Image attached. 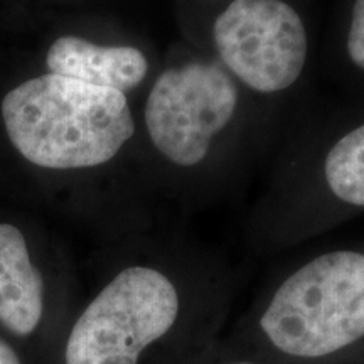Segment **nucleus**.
Returning a JSON list of instances; mask_svg holds the SVG:
<instances>
[{"mask_svg": "<svg viewBox=\"0 0 364 364\" xmlns=\"http://www.w3.org/2000/svg\"><path fill=\"white\" fill-rule=\"evenodd\" d=\"M322 176L336 199L364 208V124L332 145L326 154Z\"/></svg>", "mask_w": 364, "mask_h": 364, "instance_id": "obj_8", "label": "nucleus"}, {"mask_svg": "<svg viewBox=\"0 0 364 364\" xmlns=\"http://www.w3.org/2000/svg\"><path fill=\"white\" fill-rule=\"evenodd\" d=\"M181 314L179 290L166 273L122 270L85 309L66 343V364H139L150 344L171 332Z\"/></svg>", "mask_w": 364, "mask_h": 364, "instance_id": "obj_3", "label": "nucleus"}, {"mask_svg": "<svg viewBox=\"0 0 364 364\" xmlns=\"http://www.w3.org/2000/svg\"><path fill=\"white\" fill-rule=\"evenodd\" d=\"M44 309V284L33 265L24 236L16 226L0 225V322L17 336L38 327Z\"/></svg>", "mask_w": 364, "mask_h": 364, "instance_id": "obj_7", "label": "nucleus"}, {"mask_svg": "<svg viewBox=\"0 0 364 364\" xmlns=\"http://www.w3.org/2000/svg\"><path fill=\"white\" fill-rule=\"evenodd\" d=\"M346 46H348V54L353 65L364 71V0L354 2Z\"/></svg>", "mask_w": 364, "mask_h": 364, "instance_id": "obj_9", "label": "nucleus"}, {"mask_svg": "<svg viewBox=\"0 0 364 364\" xmlns=\"http://www.w3.org/2000/svg\"><path fill=\"white\" fill-rule=\"evenodd\" d=\"M238 105V83L220 63L191 59L154 81L145 102V129L167 162L193 169L233 124Z\"/></svg>", "mask_w": 364, "mask_h": 364, "instance_id": "obj_4", "label": "nucleus"}, {"mask_svg": "<svg viewBox=\"0 0 364 364\" xmlns=\"http://www.w3.org/2000/svg\"><path fill=\"white\" fill-rule=\"evenodd\" d=\"M0 364H21L16 351L2 339H0Z\"/></svg>", "mask_w": 364, "mask_h": 364, "instance_id": "obj_10", "label": "nucleus"}, {"mask_svg": "<svg viewBox=\"0 0 364 364\" xmlns=\"http://www.w3.org/2000/svg\"><path fill=\"white\" fill-rule=\"evenodd\" d=\"M228 364H257V363H252V361H233V363H228Z\"/></svg>", "mask_w": 364, "mask_h": 364, "instance_id": "obj_11", "label": "nucleus"}, {"mask_svg": "<svg viewBox=\"0 0 364 364\" xmlns=\"http://www.w3.org/2000/svg\"><path fill=\"white\" fill-rule=\"evenodd\" d=\"M260 329L287 356H329L364 338V253H322L290 273L260 317Z\"/></svg>", "mask_w": 364, "mask_h": 364, "instance_id": "obj_2", "label": "nucleus"}, {"mask_svg": "<svg viewBox=\"0 0 364 364\" xmlns=\"http://www.w3.org/2000/svg\"><path fill=\"white\" fill-rule=\"evenodd\" d=\"M2 118L14 147L46 169L102 166L135 134L124 93L51 73L9 91Z\"/></svg>", "mask_w": 364, "mask_h": 364, "instance_id": "obj_1", "label": "nucleus"}, {"mask_svg": "<svg viewBox=\"0 0 364 364\" xmlns=\"http://www.w3.org/2000/svg\"><path fill=\"white\" fill-rule=\"evenodd\" d=\"M51 75L83 81L120 93L135 90L149 73V59L134 46H102L76 36H63L48 51Z\"/></svg>", "mask_w": 364, "mask_h": 364, "instance_id": "obj_6", "label": "nucleus"}, {"mask_svg": "<svg viewBox=\"0 0 364 364\" xmlns=\"http://www.w3.org/2000/svg\"><path fill=\"white\" fill-rule=\"evenodd\" d=\"M213 43L220 65L258 95L292 88L309 58L306 24L284 0H233L215 21Z\"/></svg>", "mask_w": 364, "mask_h": 364, "instance_id": "obj_5", "label": "nucleus"}]
</instances>
